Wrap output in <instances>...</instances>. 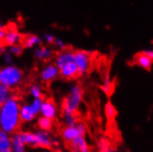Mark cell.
Returning <instances> with one entry per match:
<instances>
[{"label": "cell", "instance_id": "6da1fadb", "mask_svg": "<svg viewBox=\"0 0 153 152\" xmlns=\"http://www.w3.org/2000/svg\"><path fill=\"white\" fill-rule=\"evenodd\" d=\"M19 110V102L13 95L0 104V129L8 134L15 133L21 121Z\"/></svg>", "mask_w": 153, "mask_h": 152}, {"label": "cell", "instance_id": "7a4b0ae2", "mask_svg": "<svg viewBox=\"0 0 153 152\" xmlns=\"http://www.w3.org/2000/svg\"><path fill=\"white\" fill-rule=\"evenodd\" d=\"M83 89L79 84H73L69 87L68 92L64 98L62 103L63 113H76L82 102Z\"/></svg>", "mask_w": 153, "mask_h": 152}, {"label": "cell", "instance_id": "3957f363", "mask_svg": "<svg viewBox=\"0 0 153 152\" xmlns=\"http://www.w3.org/2000/svg\"><path fill=\"white\" fill-rule=\"evenodd\" d=\"M26 145H30V147L35 148H51L53 147V137L48 131H40L36 132H20Z\"/></svg>", "mask_w": 153, "mask_h": 152}, {"label": "cell", "instance_id": "277c9868", "mask_svg": "<svg viewBox=\"0 0 153 152\" xmlns=\"http://www.w3.org/2000/svg\"><path fill=\"white\" fill-rule=\"evenodd\" d=\"M23 77V71L13 65L9 64L0 68V84L8 87L9 89L18 87L22 82Z\"/></svg>", "mask_w": 153, "mask_h": 152}, {"label": "cell", "instance_id": "5b68a950", "mask_svg": "<svg viewBox=\"0 0 153 152\" xmlns=\"http://www.w3.org/2000/svg\"><path fill=\"white\" fill-rule=\"evenodd\" d=\"M42 101V98H37V99L32 100L30 103L21 105L19 110L20 120L24 123H30L33 121L41 112Z\"/></svg>", "mask_w": 153, "mask_h": 152}, {"label": "cell", "instance_id": "8992f818", "mask_svg": "<svg viewBox=\"0 0 153 152\" xmlns=\"http://www.w3.org/2000/svg\"><path fill=\"white\" fill-rule=\"evenodd\" d=\"M86 134L87 126L82 122H78L75 125H65L62 130V137L68 143H70L75 138L85 136Z\"/></svg>", "mask_w": 153, "mask_h": 152}, {"label": "cell", "instance_id": "52a82bcc", "mask_svg": "<svg viewBox=\"0 0 153 152\" xmlns=\"http://www.w3.org/2000/svg\"><path fill=\"white\" fill-rule=\"evenodd\" d=\"M74 63L79 68V76L85 75L86 73H88L91 68V53L83 50L74 51Z\"/></svg>", "mask_w": 153, "mask_h": 152}, {"label": "cell", "instance_id": "ba28073f", "mask_svg": "<svg viewBox=\"0 0 153 152\" xmlns=\"http://www.w3.org/2000/svg\"><path fill=\"white\" fill-rule=\"evenodd\" d=\"M59 77V68L54 63H49L40 71V79L43 82H51Z\"/></svg>", "mask_w": 153, "mask_h": 152}, {"label": "cell", "instance_id": "9c48e42d", "mask_svg": "<svg viewBox=\"0 0 153 152\" xmlns=\"http://www.w3.org/2000/svg\"><path fill=\"white\" fill-rule=\"evenodd\" d=\"M73 61H74V51L68 48L58 52L56 56V58H54V64L56 65L59 69Z\"/></svg>", "mask_w": 153, "mask_h": 152}, {"label": "cell", "instance_id": "30bf717a", "mask_svg": "<svg viewBox=\"0 0 153 152\" xmlns=\"http://www.w3.org/2000/svg\"><path fill=\"white\" fill-rule=\"evenodd\" d=\"M59 76L67 80H71L76 78H78L79 76V68L76 67V65L73 62L68 63V65H65L63 67L59 69Z\"/></svg>", "mask_w": 153, "mask_h": 152}, {"label": "cell", "instance_id": "8fae6325", "mask_svg": "<svg viewBox=\"0 0 153 152\" xmlns=\"http://www.w3.org/2000/svg\"><path fill=\"white\" fill-rule=\"evenodd\" d=\"M57 107L53 101L51 100H43L41 107L40 113L42 116H45L53 120L57 115Z\"/></svg>", "mask_w": 153, "mask_h": 152}, {"label": "cell", "instance_id": "7c38bea8", "mask_svg": "<svg viewBox=\"0 0 153 152\" xmlns=\"http://www.w3.org/2000/svg\"><path fill=\"white\" fill-rule=\"evenodd\" d=\"M22 41H23L22 35L15 28L6 30V35L4 38V43L6 45L10 46L14 44H19V43H22Z\"/></svg>", "mask_w": 153, "mask_h": 152}, {"label": "cell", "instance_id": "4fadbf2b", "mask_svg": "<svg viewBox=\"0 0 153 152\" xmlns=\"http://www.w3.org/2000/svg\"><path fill=\"white\" fill-rule=\"evenodd\" d=\"M69 144L72 152H91L90 145L85 136H81L75 138Z\"/></svg>", "mask_w": 153, "mask_h": 152}, {"label": "cell", "instance_id": "5bb4252c", "mask_svg": "<svg viewBox=\"0 0 153 152\" xmlns=\"http://www.w3.org/2000/svg\"><path fill=\"white\" fill-rule=\"evenodd\" d=\"M33 56L37 60L40 61H47L50 60L53 56V52L52 48L48 45H39L34 48Z\"/></svg>", "mask_w": 153, "mask_h": 152}, {"label": "cell", "instance_id": "9a60e30c", "mask_svg": "<svg viewBox=\"0 0 153 152\" xmlns=\"http://www.w3.org/2000/svg\"><path fill=\"white\" fill-rule=\"evenodd\" d=\"M0 152H12L11 136L0 129Z\"/></svg>", "mask_w": 153, "mask_h": 152}, {"label": "cell", "instance_id": "2e32d148", "mask_svg": "<svg viewBox=\"0 0 153 152\" xmlns=\"http://www.w3.org/2000/svg\"><path fill=\"white\" fill-rule=\"evenodd\" d=\"M12 141V152H25L26 151V143L20 135V132L13 133L11 136Z\"/></svg>", "mask_w": 153, "mask_h": 152}, {"label": "cell", "instance_id": "e0dca14e", "mask_svg": "<svg viewBox=\"0 0 153 152\" xmlns=\"http://www.w3.org/2000/svg\"><path fill=\"white\" fill-rule=\"evenodd\" d=\"M42 42V37H40L39 35H35V34H30L25 39H23L22 45L26 49H32V48H35L41 45Z\"/></svg>", "mask_w": 153, "mask_h": 152}, {"label": "cell", "instance_id": "ac0fdd59", "mask_svg": "<svg viewBox=\"0 0 153 152\" xmlns=\"http://www.w3.org/2000/svg\"><path fill=\"white\" fill-rule=\"evenodd\" d=\"M135 62L137 65L138 67H140L141 68L146 69V70H149L152 67V61L151 59L146 55L145 53H140L135 57Z\"/></svg>", "mask_w": 153, "mask_h": 152}, {"label": "cell", "instance_id": "d6986e66", "mask_svg": "<svg viewBox=\"0 0 153 152\" xmlns=\"http://www.w3.org/2000/svg\"><path fill=\"white\" fill-rule=\"evenodd\" d=\"M104 114L108 121H114L117 115V110L115 106L111 102H108L104 106Z\"/></svg>", "mask_w": 153, "mask_h": 152}, {"label": "cell", "instance_id": "ffe728a7", "mask_svg": "<svg viewBox=\"0 0 153 152\" xmlns=\"http://www.w3.org/2000/svg\"><path fill=\"white\" fill-rule=\"evenodd\" d=\"M98 149H99V152H118L117 149L110 144V141L106 138L100 139L98 143Z\"/></svg>", "mask_w": 153, "mask_h": 152}, {"label": "cell", "instance_id": "44dd1931", "mask_svg": "<svg viewBox=\"0 0 153 152\" xmlns=\"http://www.w3.org/2000/svg\"><path fill=\"white\" fill-rule=\"evenodd\" d=\"M37 125L41 130H43V131H49L53 126V120L50 118L45 117V116H41L38 119Z\"/></svg>", "mask_w": 153, "mask_h": 152}, {"label": "cell", "instance_id": "7402d4cb", "mask_svg": "<svg viewBox=\"0 0 153 152\" xmlns=\"http://www.w3.org/2000/svg\"><path fill=\"white\" fill-rule=\"evenodd\" d=\"M62 117L63 121L65 125H75L79 122L78 117H76V113H63L62 112Z\"/></svg>", "mask_w": 153, "mask_h": 152}, {"label": "cell", "instance_id": "603a6c76", "mask_svg": "<svg viewBox=\"0 0 153 152\" xmlns=\"http://www.w3.org/2000/svg\"><path fill=\"white\" fill-rule=\"evenodd\" d=\"M29 92L30 94V96L33 98V99H37V98H42V89L41 85L34 83L30 85V89H29Z\"/></svg>", "mask_w": 153, "mask_h": 152}, {"label": "cell", "instance_id": "cb8c5ba5", "mask_svg": "<svg viewBox=\"0 0 153 152\" xmlns=\"http://www.w3.org/2000/svg\"><path fill=\"white\" fill-rule=\"evenodd\" d=\"M11 89H9L8 87L0 84V104L6 102L8 98L11 96Z\"/></svg>", "mask_w": 153, "mask_h": 152}, {"label": "cell", "instance_id": "d4e9b609", "mask_svg": "<svg viewBox=\"0 0 153 152\" xmlns=\"http://www.w3.org/2000/svg\"><path fill=\"white\" fill-rule=\"evenodd\" d=\"M23 49H24V47L22 45V43H19V44H14V45L8 46L7 51L11 53L12 56H19L21 53H23Z\"/></svg>", "mask_w": 153, "mask_h": 152}, {"label": "cell", "instance_id": "484cf974", "mask_svg": "<svg viewBox=\"0 0 153 152\" xmlns=\"http://www.w3.org/2000/svg\"><path fill=\"white\" fill-rule=\"evenodd\" d=\"M53 45L56 46L59 51H61V50H65V49H67V48H68L67 43H65L62 39H60V38H56V37L54 38V40H53Z\"/></svg>", "mask_w": 153, "mask_h": 152}, {"label": "cell", "instance_id": "4316f807", "mask_svg": "<svg viewBox=\"0 0 153 152\" xmlns=\"http://www.w3.org/2000/svg\"><path fill=\"white\" fill-rule=\"evenodd\" d=\"M54 37L52 33H49V32H46V33L43 34L42 36V40L45 42L46 44L50 45V44H53V40H54Z\"/></svg>", "mask_w": 153, "mask_h": 152}, {"label": "cell", "instance_id": "83f0119b", "mask_svg": "<svg viewBox=\"0 0 153 152\" xmlns=\"http://www.w3.org/2000/svg\"><path fill=\"white\" fill-rule=\"evenodd\" d=\"M102 90L106 93V94H109L111 92V90H112V86H111V81H110V79H106L105 81H104V84L102 85Z\"/></svg>", "mask_w": 153, "mask_h": 152}, {"label": "cell", "instance_id": "f1b7e54d", "mask_svg": "<svg viewBox=\"0 0 153 152\" xmlns=\"http://www.w3.org/2000/svg\"><path fill=\"white\" fill-rule=\"evenodd\" d=\"M3 58H4V61H5V63L7 64V65H9L10 63H11V61H12V55L7 50H6L5 52H4V53H3Z\"/></svg>", "mask_w": 153, "mask_h": 152}, {"label": "cell", "instance_id": "f546056e", "mask_svg": "<svg viewBox=\"0 0 153 152\" xmlns=\"http://www.w3.org/2000/svg\"><path fill=\"white\" fill-rule=\"evenodd\" d=\"M5 35H6V29L4 28L1 21H0V40H4Z\"/></svg>", "mask_w": 153, "mask_h": 152}, {"label": "cell", "instance_id": "4dcf8cb0", "mask_svg": "<svg viewBox=\"0 0 153 152\" xmlns=\"http://www.w3.org/2000/svg\"><path fill=\"white\" fill-rule=\"evenodd\" d=\"M143 53H145L146 55L151 59V61L153 62V49H151V50H146V51H144Z\"/></svg>", "mask_w": 153, "mask_h": 152}, {"label": "cell", "instance_id": "1f68e13d", "mask_svg": "<svg viewBox=\"0 0 153 152\" xmlns=\"http://www.w3.org/2000/svg\"><path fill=\"white\" fill-rule=\"evenodd\" d=\"M6 50H7L6 49V44H5V43L0 42V56H2Z\"/></svg>", "mask_w": 153, "mask_h": 152}, {"label": "cell", "instance_id": "d6a6232c", "mask_svg": "<svg viewBox=\"0 0 153 152\" xmlns=\"http://www.w3.org/2000/svg\"><path fill=\"white\" fill-rule=\"evenodd\" d=\"M45 152H62V151H61V150H59V149H50V150L45 151Z\"/></svg>", "mask_w": 153, "mask_h": 152}]
</instances>
